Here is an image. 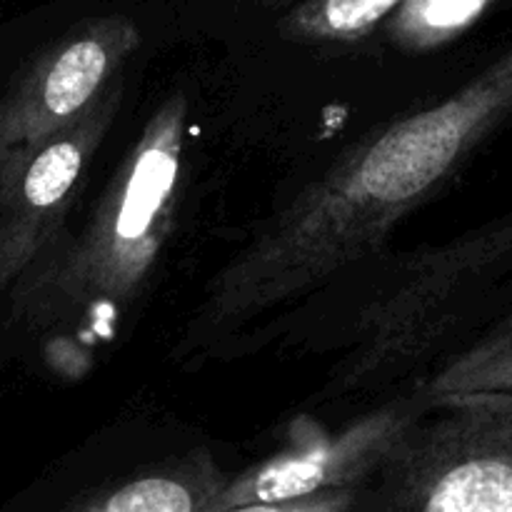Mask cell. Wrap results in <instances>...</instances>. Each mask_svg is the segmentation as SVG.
Instances as JSON below:
<instances>
[{
    "label": "cell",
    "mask_w": 512,
    "mask_h": 512,
    "mask_svg": "<svg viewBox=\"0 0 512 512\" xmlns=\"http://www.w3.org/2000/svg\"><path fill=\"white\" fill-rule=\"evenodd\" d=\"M228 485L230 478L210 450L195 448L135 470L128 478L85 490L65 508L75 512H218Z\"/></svg>",
    "instance_id": "ba28073f"
},
{
    "label": "cell",
    "mask_w": 512,
    "mask_h": 512,
    "mask_svg": "<svg viewBox=\"0 0 512 512\" xmlns=\"http://www.w3.org/2000/svg\"><path fill=\"white\" fill-rule=\"evenodd\" d=\"M400 0H300L278 20L295 43H358L383 28Z\"/></svg>",
    "instance_id": "8fae6325"
},
{
    "label": "cell",
    "mask_w": 512,
    "mask_h": 512,
    "mask_svg": "<svg viewBox=\"0 0 512 512\" xmlns=\"http://www.w3.org/2000/svg\"><path fill=\"white\" fill-rule=\"evenodd\" d=\"M498 0H400L383 33L400 53L425 55L445 48L488 15Z\"/></svg>",
    "instance_id": "9c48e42d"
},
{
    "label": "cell",
    "mask_w": 512,
    "mask_h": 512,
    "mask_svg": "<svg viewBox=\"0 0 512 512\" xmlns=\"http://www.w3.org/2000/svg\"><path fill=\"white\" fill-rule=\"evenodd\" d=\"M188 103L175 93L145 123L78 238L48 245L15 280L13 313L33 325L123 310L158 265L175 225Z\"/></svg>",
    "instance_id": "7a4b0ae2"
},
{
    "label": "cell",
    "mask_w": 512,
    "mask_h": 512,
    "mask_svg": "<svg viewBox=\"0 0 512 512\" xmlns=\"http://www.w3.org/2000/svg\"><path fill=\"white\" fill-rule=\"evenodd\" d=\"M512 390V313L488 335L455 355L440 368L418 395L428 403L475 393H508Z\"/></svg>",
    "instance_id": "30bf717a"
},
{
    "label": "cell",
    "mask_w": 512,
    "mask_h": 512,
    "mask_svg": "<svg viewBox=\"0 0 512 512\" xmlns=\"http://www.w3.org/2000/svg\"><path fill=\"white\" fill-rule=\"evenodd\" d=\"M512 273V213L413 255L358 315L330 395L373 388L423 358L465 303Z\"/></svg>",
    "instance_id": "3957f363"
},
{
    "label": "cell",
    "mask_w": 512,
    "mask_h": 512,
    "mask_svg": "<svg viewBox=\"0 0 512 512\" xmlns=\"http://www.w3.org/2000/svg\"><path fill=\"white\" fill-rule=\"evenodd\" d=\"M433 403L418 395L410 403L368 415L338 440L280 455L230 480L218 512L298 510L330 512L358 505L353 485L378 473L400 435L418 423Z\"/></svg>",
    "instance_id": "52a82bcc"
},
{
    "label": "cell",
    "mask_w": 512,
    "mask_h": 512,
    "mask_svg": "<svg viewBox=\"0 0 512 512\" xmlns=\"http://www.w3.org/2000/svg\"><path fill=\"white\" fill-rule=\"evenodd\" d=\"M115 80L78 120L0 163V290L20 278L60 235L90 160L118 118Z\"/></svg>",
    "instance_id": "5b68a950"
},
{
    "label": "cell",
    "mask_w": 512,
    "mask_h": 512,
    "mask_svg": "<svg viewBox=\"0 0 512 512\" xmlns=\"http://www.w3.org/2000/svg\"><path fill=\"white\" fill-rule=\"evenodd\" d=\"M143 35L125 15L75 25L35 55L0 95V163L78 120L115 80Z\"/></svg>",
    "instance_id": "8992f818"
},
{
    "label": "cell",
    "mask_w": 512,
    "mask_h": 512,
    "mask_svg": "<svg viewBox=\"0 0 512 512\" xmlns=\"http://www.w3.org/2000/svg\"><path fill=\"white\" fill-rule=\"evenodd\" d=\"M512 120V43L438 103L390 120L300 190L205 290L188 340L300 298L370 258Z\"/></svg>",
    "instance_id": "6da1fadb"
},
{
    "label": "cell",
    "mask_w": 512,
    "mask_h": 512,
    "mask_svg": "<svg viewBox=\"0 0 512 512\" xmlns=\"http://www.w3.org/2000/svg\"><path fill=\"white\" fill-rule=\"evenodd\" d=\"M385 455L368 508L512 512V390L433 403Z\"/></svg>",
    "instance_id": "277c9868"
}]
</instances>
